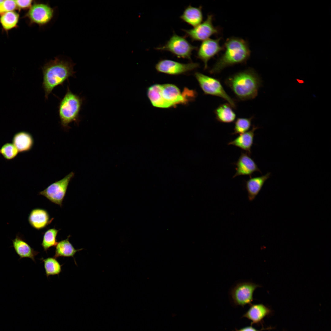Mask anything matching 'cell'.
I'll use <instances>...</instances> for the list:
<instances>
[{
	"instance_id": "29",
	"label": "cell",
	"mask_w": 331,
	"mask_h": 331,
	"mask_svg": "<svg viewBox=\"0 0 331 331\" xmlns=\"http://www.w3.org/2000/svg\"><path fill=\"white\" fill-rule=\"evenodd\" d=\"M17 9L15 0H6L0 5V15Z\"/></svg>"
},
{
	"instance_id": "21",
	"label": "cell",
	"mask_w": 331,
	"mask_h": 331,
	"mask_svg": "<svg viewBox=\"0 0 331 331\" xmlns=\"http://www.w3.org/2000/svg\"><path fill=\"white\" fill-rule=\"evenodd\" d=\"M180 18L183 21L195 27L202 23L203 20L202 7H187Z\"/></svg>"
},
{
	"instance_id": "5",
	"label": "cell",
	"mask_w": 331,
	"mask_h": 331,
	"mask_svg": "<svg viewBox=\"0 0 331 331\" xmlns=\"http://www.w3.org/2000/svg\"><path fill=\"white\" fill-rule=\"evenodd\" d=\"M82 99L73 93L68 86L66 93L59 106L60 123L65 130H68L69 124L74 122L77 125L80 121L79 113L82 104Z\"/></svg>"
},
{
	"instance_id": "11",
	"label": "cell",
	"mask_w": 331,
	"mask_h": 331,
	"mask_svg": "<svg viewBox=\"0 0 331 331\" xmlns=\"http://www.w3.org/2000/svg\"><path fill=\"white\" fill-rule=\"evenodd\" d=\"M54 14V9L49 5L35 2L29 9L26 16L31 24H36L41 26L49 22Z\"/></svg>"
},
{
	"instance_id": "32",
	"label": "cell",
	"mask_w": 331,
	"mask_h": 331,
	"mask_svg": "<svg viewBox=\"0 0 331 331\" xmlns=\"http://www.w3.org/2000/svg\"><path fill=\"white\" fill-rule=\"evenodd\" d=\"M4 1L3 0H0V5Z\"/></svg>"
},
{
	"instance_id": "23",
	"label": "cell",
	"mask_w": 331,
	"mask_h": 331,
	"mask_svg": "<svg viewBox=\"0 0 331 331\" xmlns=\"http://www.w3.org/2000/svg\"><path fill=\"white\" fill-rule=\"evenodd\" d=\"M70 235H69L67 239L58 242L56 245L55 254L53 257L57 258L60 257H72L74 259L76 264L74 256L77 252L83 249H76L69 241Z\"/></svg>"
},
{
	"instance_id": "20",
	"label": "cell",
	"mask_w": 331,
	"mask_h": 331,
	"mask_svg": "<svg viewBox=\"0 0 331 331\" xmlns=\"http://www.w3.org/2000/svg\"><path fill=\"white\" fill-rule=\"evenodd\" d=\"M12 141V143L20 153L30 151L34 144V140L32 135L30 133L25 131L16 133L13 136Z\"/></svg>"
},
{
	"instance_id": "14",
	"label": "cell",
	"mask_w": 331,
	"mask_h": 331,
	"mask_svg": "<svg viewBox=\"0 0 331 331\" xmlns=\"http://www.w3.org/2000/svg\"><path fill=\"white\" fill-rule=\"evenodd\" d=\"M234 164L236 167L233 178L240 175H249L251 177L252 174L256 171L261 173L254 161L246 152H242L238 161Z\"/></svg>"
},
{
	"instance_id": "17",
	"label": "cell",
	"mask_w": 331,
	"mask_h": 331,
	"mask_svg": "<svg viewBox=\"0 0 331 331\" xmlns=\"http://www.w3.org/2000/svg\"><path fill=\"white\" fill-rule=\"evenodd\" d=\"M272 313L271 310L262 304H251L243 317L249 320L252 324H258Z\"/></svg>"
},
{
	"instance_id": "10",
	"label": "cell",
	"mask_w": 331,
	"mask_h": 331,
	"mask_svg": "<svg viewBox=\"0 0 331 331\" xmlns=\"http://www.w3.org/2000/svg\"><path fill=\"white\" fill-rule=\"evenodd\" d=\"M213 15L208 14L205 21L193 28L182 30L192 41H204L219 32L218 28L213 25Z\"/></svg>"
},
{
	"instance_id": "2",
	"label": "cell",
	"mask_w": 331,
	"mask_h": 331,
	"mask_svg": "<svg viewBox=\"0 0 331 331\" xmlns=\"http://www.w3.org/2000/svg\"><path fill=\"white\" fill-rule=\"evenodd\" d=\"M224 82L238 100L244 101L257 96L262 81L254 69L249 68L228 77Z\"/></svg>"
},
{
	"instance_id": "25",
	"label": "cell",
	"mask_w": 331,
	"mask_h": 331,
	"mask_svg": "<svg viewBox=\"0 0 331 331\" xmlns=\"http://www.w3.org/2000/svg\"><path fill=\"white\" fill-rule=\"evenodd\" d=\"M44 263L45 274L47 277L50 276L58 275L62 272L61 265L56 259L53 257L40 259Z\"/></svg>"
},
{
	"instance_id": "8",
	"label": "cell",
	"mask_w": 331,
	"mask_h": 331,
	"mask_svg": "<svg viewBox=\"0 0 331 331\" xmlns=\"http://www.w3.org/2000/svg\"><path fill=\"white\" fill-rule=\"evenodd\" d=\"M260 286L250 281L239 282L230 289L229 294L231 301L235 305L244 306L253 301V293Z\"/></svg>"
},
{
	"instance_id": "15",
	"label": "cell",
	"mask_w": 331,
	"mask_h": 331,
	"mask_svg": "<svg viewBox=\"0 0 331 331\" xmlns=\"http://www.w3.org/2000/svg\"><path fill=\"white\" fill-rule=\"evenodd\" d=\"M12 242V246L19 257V260L29 258L36 263L35 257L39 252L31 247L22 235L17 234Z\"/></svg>"
},
{
	"instance_id": "4",
	"label": "cell",
	"mask_w": 331,
	"mask_h": 331,
	"mask_svg": "<svg viewBox=\"0 0 331 331\" xmlns=\"http://www.w3.org/2000/svg\"><path fill=\"white\" fill-rule=\"evenodd\" d=\"M75 64L68 61L55 58L45 64L42 67L43 74L42 87L46 99L53 89L59 85H63L69 78L74 77L76 73L74 70Z\"/></svg>"
},
{
	"instance_id": "27",
	"label": "cell",
	"mask_w": 331,
	"mask_h": 331,
	"mask_svg": "<svg viewBox=\"0 0 331 331\" xmlns=\"http://www.w3.org/2000/svg\"><path fill=\"white\" fill-rule=\"evenodd\" d=\"M254 117L238 118L234 122V132L231 135L240 134L247 131L251 126V122Z\"/></svg>"
},
{
	"instance_id": "6",
	"label": "cell",
	"mask_w": 331,
	"mask_h": 331,
	"mask_svg": "<svg viewBox=\"0 0 331 331\" xmlns=\"http://www.w3.org/2000/svg\"><path fill=\"white\" fill-rule=\"evenodd\" d=\"M195 76L204 94L221 97L236 109L235 100L226 93L218 79L198 72L195 73Z\"/></svg>"
},
{
	"instance_id": "18",
	"label": "cell",
	"mask_w": 331,
	"mask_h": 331,
	"mask_svg": "<svg viewBox=\"0 0 331 331\" xmlns=\"http://www.w3.org/2000/svg\"><path fill=\"white\" fill-rule=\"evenodd\" d=\"M258 126L253 125L249 131L240 134L236 138L229 142L228 145H232L246 151L250 155L251 148L253 143L255 131L259 128Z\"/></svg>"
},
{
	"instance_id": "13",
	"label": "cell",
	"mask_w": 331,
	"mask_h": 331,
	"mask_svg": "<svg viewBox=\"0 0 331 331\" xmlns=\"http://www.w3.org/2000/svg\"><path fill=\"white\" fill-rule=\"evenodd\" d=\"M221 40L220 37L215 39L209 38L203 41L199 46L196 56L204 63L205 69L207 68L209 60L224 49L223 47L220 44Z\"/></svg>"
},
{
	"instance_id": "19",
	"label": "cell",
	"mask_w": 331,
	"mask_h": 331,
	"mask_svg": "<svg viewBox=\"0 0 331 331\" xmlns=\"http://www.w3.org/2000/svg\"><path fill=\"white\" fill-rule=\"evenodd\" d=\"M271 173L268 172L261 176L251 177L245 181V186L250 201L253 200L258 195L265 182L269 179Z\"/></svg>"
},
{
	"instance_id": "22",
	"label": "cell",
	"mask_w": 331,
	"mask_h": 331,
	"mask_svg": "<svg viewBox=\"0 0 331 331\" xmlns=\"http://www.w3.org/2000/svg\"><path fill=\"white\" fill-rule=\"evenodd\" d=\"M233 108L228 103L220 104L214 111L217 121L225 123H230L235 120L236 115Z\"/></svg>"
},
{
	"instance_id": "16",
	"label": "cell",
	"mask_w": 331,
	"mask_h": 331,
	"mask_svg": "<svg viewBox=\"0 0 331 331\" xmlns=\"http://www.w3.org/2000/svg\"><path fill=\"white\" fill-rule=\"evenodd\" d=\"M54 218H51L46 210L40 208L33 209L30 212L28 220L32 227L37 230H40L50 224Z\"/></svg>"
},
{
	"instance_id": "24",
	"label": "cell",
	"mask_w": 331,
	"mask_h": 331,
	"mask_svg": "<svg viewBox=\"0 0 331 331\" xmlns=\"http://www.w3.org/2000/svg\"><path fill=\"white\" fill-rule=\"evenodd\" d=\"M19 19V14L15 11H11L0 15V23L5 30L8 31L17 26Z\"/></svg>"
},
{
	"instance_id": "9",
	"label": "cell",
	"mask_w": 331,
	"mask_h": 331,
	"mask_svg": "<svg viewBox=\"0 0 331 331\" xmlns=\"http://www.w3.org/2000/svg\"><path fill=\"white\" fill-rule=\"evenodd\" d=\"M74 175V172H71L62 179L50 185L44 190L40 192L39 194L61 207L69 183Z\"/></svg>"
},
{
	"instance_id": "28",
	"label": "cell",
	"mask_w": 331,
	"mask_h": 331,
	"mask_svg": "<svg viewBox=\"0 0 331 331\" xmlns=\"http://www.w3.org/2000/svg\"><path fill=\"white\" fill-rule=\"evenodd\" d=\"M18 153V150L12 143H6L0 149V154L5 159L8 160L14 159Z\"/></svg>"
},
{
	"instance_id": "26",
	"label": "cell",
	"mask_w": 331,
	"mask_h": 331,
	"mask_svg": "<svg viewBox=\"0 0 331 331\" xmlns=\"http://www.w3.org/2000/svg\"><path fill=\"white\" fill-rule=\"evenodd\" d=\"M59 230L55 228L49 229L46 231L43 235L41 244L44 250L47 252L51 247L55 246L58 242L56 237Z\"/></svg>"
},
{
	"instance_id": "30",
	"label": "cell",
	"mask_w": 331,
	"mask_h": 331,
	"mask_svg": "<svg viewBox=\"0 0 331 331\" xmlns=\"http://www.w3.org/2000/svg\"><path fill=\"white\" fill-rule=\"evenodd\" d=\"M17 9L19 10L29 9L32 5L33 1L32 0L15 1Z\"/></svg>"
},
{
	"instance_id": "31",
	"label": "cell",
	"mask_w": 331,
	"mask_h": 331,
	"mask_svg": "<svg viewBox=\"0 0 331 331\" xmlns=\"http://www.w3.org/2000/svg\"><path fill=\"white\" fill-rule=\"evenodd\" d=\"M235 331H259L252 326H247L240 329L236 330Z\"/></svg>"
},
{
	"instance_id": "3",
	"label": "cell",
	"mask_w": 331,
	"mask_h": 331,
	"mask_svg": "<svg viewBox=\"0 0 331 331\" xmlns=\"http://www.w3.org/2000/svg\"><path fill=\"white\" fill-rule=\"evenodd\" d=\"M223 47L224 51L209 70L211 74L219 73L230 66L245 63L250 57L249 44L243 39L235 37L228 38Z\"/></svg>"
},
{
	"instance_id": "12",
	"label": "cell",
	"mask_w": 331,
	"mask_h": 331,
	"mask_svg": "<svg viewBox=\"0 0 331 331\" xmlns=\"http://www.w3.org/2000/svg\"><path fill=\"white\" fill-rule=\"evenodd\" d=\"M199 63L191 62L182 63L167 59H162L155 65L157 70L161 73L170 75H179L191 71L198 68Z\"/></svg>"
},
{
	"instance_id": "1",
	"label": "cell",
	"mask_w": 331,
	"mask_h": 331,
	"mask_svg": "<svg viewBox=\"0 0 331 331\" xmlns=\"http://www.w3.org/2000/svg\"><path fill=\"white\" fill-rule=\"evenodd\" d=\"M147 94L153 106L161 108L186 104L196 95L193 90L186 88L181 92L177 86L171 84L153 85L148 89Z\"/></svg>"
},
{
	"instance_id": "7",
	"label": "cell",
	"mask_w": 331,
	"mask_h": 331,
	"mask_svg": "<svg viewBox=\"0 0 331 331\" xmlns=\"http://www.w3.org/2000/svg\"><path fill=\"white\" fill-rule=\"evenodd\" d=\"M197 48L191 44L185 37L174 33L165 44L155 49L160 51H168L178 58L191 60L192 51Z\"/></svg>"
}]
</instances>
